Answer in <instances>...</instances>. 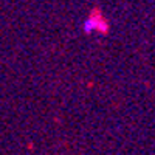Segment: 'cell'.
<instances>
[{
	"instance_id": "1",
	"label": "cell",
	"mask_w": 155,
	"mask_h": 155,
	"mask_svg": "<svg viewBox=\"0 0 155 155\" xmlns=\"http://www.w3.org/2000/svg\"><path fill=\"white\" fill-rule=\"evenodd\" d=\"M106 30H107L106 22L102 20L101 17L93 16V14L90 16L88 19H85L84 23H82V31L85 34H90V33H93V31H106Z\"/></svg>"
}]
</instances>
